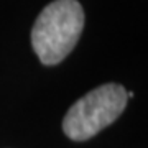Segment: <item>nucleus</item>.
Instances as JSON below:
<instances>
[{
  "mask_svg": "<svg viewBox=\"0 0 148 148\" xmlns=\"http://www.w3.org/2000/svg\"><path fill=\"white\" fill-rule=\"evenodd\" d=\"M84 28L77 0H54L43 8L32 30V45L43 64L53 66L68 56Z\"/></svg>",
  "mask_w": 148,
  "mask_h": 148,
  "instance_id": "nucleus-1",
  "label": "nucleus"
},
{
  "mask_svg": "<svg viewBox=\"0 0 148 148\" xmlns=\"http://www.w3.org/2000/svg\"><path fill=\"white\" fill-rule=\"evenodd\" d=\"M123 86L109 82L90 90L73 104L63 119V132L74 142H84L115 122L127 106Z\"/></svg>",
  "mask_w": 148,
  "mask_h": 148,
  "instance_id": "nucleus-2",
  "label": "nucleus"
}]
</instances>
